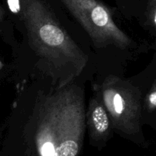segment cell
Returning <instances> with one entry per match:
<instances>
[{"label": "cell", "instance_id": "1", "mask_svg": "<svg viewBox=\"0 0 156 156\" xmlns=\"http://www.w3.org/2000/svg\"><path fill=\"white\" fill-rule=\"evenodd\" d=\"M84 90L76 85L43 96L33 115L40 156H77L86 128Z\"/></svg>", "mask_w": 156, "mask_h": 156}, {"label": "cell", "instance_id": "2", "mask_svg": "<svg viewBox=\"0 0 156 156\" xmlns=\"http://www.w3.org/2000/svg\"><path fill=\"white\" fill-rule=\"evenodd\" d=\"M29 43L54 76L57 88L71 83L86 66L87 56L70 38L42 0H20Z\"/></svg>", "mask_w": 156, "mask_h": 156}, {"label": "cell", "instance_id": "3", "mask_svg": "<svg viewBox=\"0 0 156 156\" xmlns=\"http://www.w3.org/2000/svg\"><path fill=\"white\" fill-rule=\"evenodd\" d=\"M87 31L95 46L124 49L130 38L116 25L110 10L97 0H61Z\"/></svg>", "mask_w": 156, "mask_h": 156}, {"label": "cell", "instance_id": "4", "mask_svg": "<svg viewBox=\"0 0 156 156\" xmlns=\"http://www.w3.org/2000/svg\"><path fill=\"white\" fill-rule=\"evenodd\" d=\"M100 101L108 112L112 127L126 134L137 129L139 105L133 87L126 81L110 76L101 87Z\"/></svg>", "mask_w": 156, "mask_h": 156}, {"label": "cell", "instance_id": "5", "mask_svg": "<svg viewBox=\"0 0 156 156\" xmlns=\"http://www.w3.org/2000/svg\"><path fill=\"white\" fill-rule=\"evenodd\" d=\"M86 125L93 141L102 142L108 138L112 124L108 112L100 99L93 98L90 101L86 111Z\"/></svg>", "mask_w": 156, "mask_h": 156}, {"label": "cell", "instance_id": "6", "mask_svg": "<svg viewBox=\"0 0 156 156\" xmlns=\"http://www.w3.org/2000/svg\"><path fill=\"white\" fill-rule=\"evenodd\" d=\"M8 5L11 12L18 14L21 12V2L20 0H7Z\"/></svg>", "mask_w": 156, "mask_h": 156}, {"label": "cell", "instance_id": "7", "mask_svg": "<svg viewBox=\"0 0 156 156\" xmlns=\"http://www.w3.org/2000/svg\"><path fill=\"white\" fill-rule=\"evenodd\" d=\"M148 103L153 107H156V89H154L148 95Z\"/></svg>", "mask_w": 156, "mask_h": 156}, {"label": "cell", "instance_id": "8", "mask_svg": "<svg viewBox=\"0 0 156 156\" xmlns=\"http://www.w3.org/2000/svg\"><path fill=\"white\" fill-rule=\"evenodd\" d=\"M4 10H3V9L1 7V5H0V22H2V21H3V19H4Z\"/></svg>", "mask_w": 156, "mask_h": 156}, {"label": "cell", "instance_id": "9", "mask_svg": "<svg viewBox=\"0 0 156 156\" xmlns=\"http://www.w3.org/2000/svg\"><path fill=\"white\" fill-rule=\"evenodd\" d=\"M153 21H154V24L156 25V8L154 10V14H153Z\"/></svg>", "mask_w": 156, "mask_h": 156}, {"label": "cell", "instance_id": "10", "mask_svg": "<svg viewBox=\"0 0 156 156\" xmlns=\"http://www.w3.org/2000/svg\"><path fill=\"white\" fill-rule=\"evenodd\" d=\"M0 67H1V63H0Z\"/></svg>", "mask_w": 156, "mask_h": 156}]
</instances>
